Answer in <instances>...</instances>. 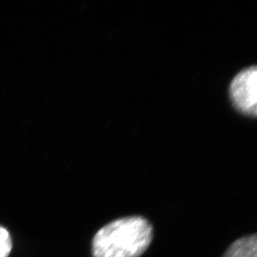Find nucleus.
Listing matches in <instances>:
<instances>
[{"label": "nucleus", "mask_w": 257, "mask_h": 257, "mask_svg": "<svg viewBox=\"0 0 257 257\" xmlns=\"http://www.w3.org/2000/svg\"><path fill=\"white\" fill-rule=\"evenodd\" d=\"M12 248V237L9 230L0 226V257H9Z\"/></svg>", "instance_id": "4"}, {"label": "nucleus", "mask_w": 257, "mask_h": 257, "mask_svg": "<svg viewBox=\"0 0 257 257\" xmlns=\"http://www.w3.org/2000/svg\"><path fill=\"white\" fill-rule=\"evenodd\" d=\"M230 98L240 112L250 116L257 113L256 67H250L235 76L230 84Z\"/></svg>", "instance_id": "2"}, {"label": "nucleus", "mask_w": 257, "mask_h": 257, "mask_svg": "<svg viewBox=\"0 0 257 257\" xmlns=\"http://www.w3.org/2000/svg\"><path fill=\"white\" fill-rule=\"evenodd\" d=\"M223 257H257V235L240 238L229 246Z\"/></svg>", "instance_id": "3"}, {"label": "nucleus", "mask_w": 257, "mask_h": 257, "mask_svg": "<svg viewBox=\"0 0 257 257\" xmlns=\"http://www.w3.org/2000/svg\"><path fill=\"white\" fill-rule=\"evenodd\" d=\"M153 237L152 224L143 216L116 219L100 229L93 237V257H140Z\"/></svg>", "instance_id": "1"}]
</instances>
